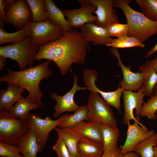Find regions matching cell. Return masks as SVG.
<instances>
[{
  "mask_svg": "<svg viewBox=\"0 0 157 157\" xmlns=\"http://www.w3.org/2000/svg\"><path fill=\"white\" fill-rule=\"evenodd\" d=\"M91 43L83 37L76 28L64 31L58 39L39 47L35 60L42 59L53 61L61 74L64 75L70 69L73 63L83 64L85 56L90 49Z\"/></svg>",
  "mask_w": 157,
  "mask_h": 157,
  "instance_id": "cell-1",
  "label": "cell"
},
{
  "mask_svg": "<svg viewBox=\"0 0 157 157\" xmlns=\"http://www.w3.org/2000/svg\"><path fill=\"white\" fill-rule=\"evenodd\" d=\"M51 61L47 60L37 66H31L22 71H15L7 68L6 74L2 75L0 81L26 90L30 99L38 104L40 108H42L44 105L41 100L43 93L39 85L43 79L48 78L52 74L53 72L49 67Z\"/></svg>",
  "mask_w": 157,
  "mask_h": 157,
  "instance_id": "cell-2",
  "label": "cell"
},
{
  "mask_svg": "<svg viewBox=\"0 0 157 157\" xmlns=\"http://www.w3.org/2000/svg\"><path fill=\"white\" fill-rule=\"evenodd\" d=\"M113 4V7L121 9L126 16L128 36L134 37L143 43L150 37L157 34V22L148 19L142 13L133 9L128 1L115 0Z\"/></svg>",
  "mask_w": 157,
  "mask_h": 157,
  "instance_id": "cell-3",
  "label": "cell"
},
{
  "mask_svg": "<svg viewBox=\"0 0 157 157\" xmlns=\"http://www.w3.org/2000/svg\"><path fill=\"white\" fill-rule=\"evenodd\" d=\"M38 49L29 36L19 42L1 47L0 55L15 61L22 71L34 63Z\"/></svg>",
  "mask_w": 157,
  "mask_h": 157,
  "instance_id": "cell-4",
  "label": "cell"
},
{
  "mask_svg": "<svg viewBox=\"0 0 157 157\" xmlns=\"http://www.w3.org/2000/svg\"><path fill=\"white\" fill-rule=\"evenodd\" d=\"M87 120L95 121L104 125L117 127V123L110 106L97 92H90L87 105Z\"/></svg>",
  "mask_w": 157,
  "mask_h": 157,
  "instance_id": "cell-5",
  "label": "cell"
},
{
  "mask_svg": "<svg viewBox=\"0 0 157 157\" xmlns=\"http://www.w3.org/2000/svg\"><path fill=\"white\" fill-rule=\"evenodd\" d=\"M29 129L25 120L16 118L8 111H0V141L17 145L19 138Z\"/></svg>",
  "mask_w": 157,
  "mask_h": 157,
  "instance_id": "cell-6",
  "label": "cell"
},
{
  "mask_svg": "<svg viewBox=\"0 0 157 157\" xmlns=\"http://www.w3.org/2000/svg\"><path fill=\"white\" fill-rule=\"evenodd\" d=\"M69 115L65 114L56 120L50 117L42 118L37 114L30 112L25 120L30 129L36 134L39 147V152L42 151L47 142L51 132L66 118Z\"/></svg>",
  "mask_w": 157,
  "mask_h": 157,
  "instance_id": "cell-7",
  "label": "cell"
},
{
  "mask_svg": "<svg viewBox=\"0 0 157 157\" xmlns=\"http://www.w3.org/2000/svg\"><path fill=\"white\" fill-rule=\"evenodd\" d=\"M5 3V21L13 25L17 31L32 22V14L29 6L23 0H4Z\"/></svg>",
  "mask_w": 157,
  "mask_h": 157,
  "instance_id": "cell-8",
  "label": "cell"
},
{
  "mask_svg": "<svg viewBox=\"0 0 157 157\" xmlns=\"http://www.w3.org/2000/svg\"><path fill=\"white\" fill-rule=\"evenodd\" d=\"M31 25V36L38 47L58 39L63 31L61 27L54 24L49 19L43 22H32Z\"/></svg>",
  "mask_w": 157,
  "mask_h": 157,
  "instance_id": "cell-9",
  "label": "cell"
},
{
  "mask_svg": "<svg viewBox=\"0 0 157 157\" xmlns=\"http://www.w3.org/2000/svg\"><path fill=\"white\" fill-rule=\"evenodd\" d=\"M122 93L124 107L123 124L127 125L131 120L140 123V113L144 103L143 98L145 95L142 88L136 92L123 90Z\"/></svg>",
  "mask_w": 157,
  "mask_h": 157,
  "instance_id": "cell-10",
  "label": "cell"
},
{
  "mask_svg": "<svg viewBox=\"0 0 157 157\" xmlns=\"http://www.w3.org/2000/svg\"><path fill=\"white\" fill-rule=\"evenodd\" d=\"M81 7L73 10H62L68 21L71 29L80 28L83 25L88 23H95L97 17L93 15L96 8L90 0H78Z\"/></svg>",
  "mask_w": 157,
  "mask_h": 157,
  "instance_id": "cell-11",
  "label": "cell"
},
{
  "mask_svg": "<svg viewBox=\"0 0 157 157\" xmlns=\"http://www.w3.org/2000/svg\"><path fill=\"white\" fill-rule=\"evenodd\" d=\"M97 77V72L95 70L86 68L83 71V81L87 89L90 92H97L100 94L108 104L115 107L119 113H121L120 98L123 89L118 86L116 90L113 91L105 92L101 90L95 84Z\"/></svg>",
  "mask_w": 157,
  "mask_h": 157,
  "instance_id": "cell-12",
  "label": "cell"
},
{
  "mask_svg": "<svg viewBox=\"0 0 157 157\" xmlns=\"http://www.w3.org/2000/svg\"><path fill=\"white\" fill-rule=\"evenodd\" d=\"M126 137L123 145L120 146L122 154L124 155L133 151L135 147L140 142L147 139L155 134L154 129L148 130L142 123L134 121L127 124Z\"/></svg>",
  "mask_w": 157,
  "mask_h": 157,
  "instance_id": "cell-13",
  "label": "cell"
},
{
  "mask_svg": "<svg viewBox=\"0 0 157 157\" xmlns=\"http://www.w3.org/2000/svg\"><path fill=\"white\" fill-rule=\"evenodd\" d=\"M74 84L72 88L64 95L61 96L55 92L51 93V97L56 101L54 110L53 116L58 118L61 114L67 112H75L79 108L74 100V96L78 90H85L86 87H81L78 86V78L73 74Z\"/></svg>",
  "mask_w": 157,
  "mask_h": 157,
  "instance_id": "cell-14",
  "label": "cell"
},
{
  "mask_svg": "<svg viewBox=\"0 0 157 157\" xmlns=\"http://www.w3.org/2000/svg\"><path fill=\"white\" fill-rule=\"evenodd\" d=\"M96 8L94 13L97 20L94 23L100 26L106 28L111 24L119 22L116 10L113 8V0H90Z\"/></svg>",
  "mask_w": 157,
  "mask_h": 157,
  "instance_id": "cell-15",
  "label": "cell"
},
{
  "mask_svg": "<svg viewBox=\"0 0 157 157\" xmlns=\"http://www.w3.org/2000/svg\"><path fill=\"white\" fill-rule=\"evenodd\" d=\"M111 52L116 57L123 74V79L119 85L123 90L137 91L142 86L143 76L139 72L136 73L131 70L130 66H126L122 63L120 55L116 48H113Z\"/></svg>",
  "mask_w": 157,
  "mask_h": 157,
  "instance_id": "cell-16",
  "label": "cell"
},
{
  "mask_svg": "<svg viewBox=\"0 0 157 157\" xmlns=\"http://www.w3.org/2000/svg\"><path fill=\"white\" fill-rule=\"evenodd\" d=\"M80 31L88 41L94 46H107L111 43L113 39L109 35L105 28L94 23L86 24L80 28Z\"/></svg>",
  "mask_w": 157,
  "mask_h": 157,
  "instance_id": "cell-17",
  "label": "cell"
},
{
  "mask_svg": "<svg viewBox=\"0 0 157 157\" xmlns=\"http://www.w3.org/2000/svg\"><path fill=\"white\" fill-rule=\"evenodd\" d=\"M104 125L98 122L82 121L69 128L82 136L88 138L103 144L102 130Z\"/></svg>",
  "mask_w": 157,
  "mask_h": 157,
  "instance_id": "cell-18",
  "label": "cell"
},
{
  "mask_svg": "<svg viewBox=\"0 0 157 157\" xmlns=\"http://www.w3.org/2000/svg\"><path fill=\"white\" fill-rule=\"evenodd\" d=\"M25 90L17 86L7 84V89L0 91V111H9L18 101L24 98L22 95Z\"/></svg>",
  "mask_w": 157,
  "mask_h": 157,
  "instance_id": "cell-19",
  "label": "cell"
},
{
  "mask_svg": "<svg viewBox=\"0 0 157 157\" xmlns=\"http://www.w3.org/2000/svg\"><path fill=\"white\" fill-rule=\"evenodd\" d=\"M17 145L20 148L23 157H36L40 152L37 136L30 129L19 138Z\"/></svg>",
  "mask_w": 157,
  "mask_h": 157,
  "instance_id": "cell-20",
  "label": "cell"
},
{
  "mask_svg": "<svg viewBox=\"0 0 157 157\" xmlns=\"http://www.w3.org/2000/svg\"><path fill=\"white\" fill-rule=\"evenodd\" d=\"M78 155L89 157H100L104 152L102 143L87 137L82 136L77 145Z\"/></svg>",
  "mask_w": 157,
  "mask_h": 157,
  "instance_id": "cell-21",
  "label": "cell"
},
{
  "mask_svg": "<svg viewBox=\"0 0 157 157\" xmlns=\"http://www.w3.org/2000/svg\"><path fill=\"white\" fill-rule=\"evenodd\" d=\"M143 76L142 88L145 96L150 97L157 83V73L149 61L139 67L138 71Z\"/></svg>",
  "mask_w": 157,
  "mask_h": 157,
  "instance_id": "cell-22",
  "label": "cell"
},
{
  "mask_svg": "<svg viewBox=\"0 0 157 157\" xmlns=\"http://www.w3.org/2000/svg\"><path fill=\"white\" fill-rule=\"evenodd\" d=\"M48 19L54 24L61 27L64 31L71 29L69 22L65 18L62 11L51 0H44Z\"/></svg>",
  "mask_w": 157,
  "mask_h": 157,
  "instance_id": "cell-23",
  "label": "cell"
},
{
  "mask_svg": "<svg viewBox=\"0 0 157 157\" xmlns=\"http://www.w3.org/2000/svg\"><path fill=\"white\" fill-rule=\"evenodd\" d=\"M39 107V105L33 102L27 96L17 102L9 112L16 118L25 120L31 110Z\"/></svg>",
  "mask_w": 157,
  "mask_h": 157,
  "instance_id": "cell-24",
  "label": "cell"
},
{
  "mask_svg": "<svg viewBox=\"0 0 157 157\" xmlns=\"http://www.w3.org/2000/svg\"><path fill=\"white\" fill-rule=\"evenodd\" d=\"M54 130L60 133L68 150L70 157H76L78 156L77 145L78 141L82 136L69 128H60L56 127Z\"/></svg>",
  "mask_w": 157,
  "mask_h": 157,
  "instance_id": "cell-25",
  "label": "cell"
},
{
  "mask_svg": "<svg viewBox=\"0 0 157 157\" xmlns=\"http://www.w3.org/2000/svg\"><path fill=\"white\" fill-rule=\"evenodd\" d=\"M31 23L20 30L13 33H8L3 29V27H0V44L6 43H16L31 36Z\"/></svg>",
  "mask_w": 157,
  "mask_h": 157,
  "instance_id": "cell-26",
  "label": "cell"
},
{
  "mask_svg": "<svg viewBox=\"0 0 157 157\" xmlns=\"http://www.w3.org/2000/svg\"><path fill=\"white\" fill-rule=\"evenodd\" d=\"M119 136V130L117 127L104 126L102 130L103 153L119 148L117 141Z\"/></svg>",
  "mask_w": 157,
  "mask_h": 157,
  "instance_id": "cell-27",
  "label": "cell"
},
{
  "mask_svg": "<svg viewBox=\"0 0 157 157\" xmlns=\"http://www.w3.org/2000/svg\"><path fill=\"white\" fill-rule=\"evenodd\" d=\"M88 112L87 106H79L73 114L69 115L68 117L62 121L58 127L60 128H70L82 121L87 120Z\"/></svg>",
  "mask_w": 157,
  "mask_h": 157,
  "instance_id": "cell-28",
  "label": "cell"
},
{
  "mask_svg": "<svg viewBox=\"0 0 157 157\" xmlns=\"http://www.w3.org/2000/svg\"><path fill=\"white\" fill-rule=\"evenodd\" d=\"M31 10L33 22L44 21L48 19L47 12L43 0H26Z\"/></svg>",
  "mask_w": 157,
  "mask_h": 157,
  "instance_id": "cell-29",
  "label": "cell"
},
{
  "mask_svg": "<svg viewBox=\"0 0 157 157\" xmlns=\"http://www.w3.org/2000/svg\"><path fill=\"white\" fill-rule=\"evenodd\" d=\"M157 146V135L156 133L140 142L134 148L133 151L140 157H154L153 148Z\"/></svg>",
  "mask_w": 157,
  "mask_h": 157,
  "instance_id": "cell-30",
  "label": "cell"
},
{
  "mask_svg": "<svg viewBox=\"0 0 157 157\" xmlns=\"http://www.w3.org/2000/svg\"><path fill=\"white\" fill-rule=\"evenodd\" d=\"M107 46L114 48H125L139 47L144 48L145 45L137 38L126 36L113 39L112 42Z\"/></svg>",
  "mask_w": 157,
  "mask_h": 157,
  "instance_id": "cell-31",
  "label": "cell"
},
{
  "mask_svg": "<svg viewBox=\"0 0 157 157\" xmlns=\"http://www.w3.org/2000/svg\"><path fill=\"white\" fill-rule=\"evenodd\" d=\"M135 2L145 17L155 21L157 16V0H136Z\"/></svg>",
  "mask_w": 157,
  "mask_h": 157,
  "instance_id": "cell-32",
  "label": "cell"
},
{
  "mask_svg": "<svg viewBox=\"0 0 157 157\" xmlns=\"http://www.w3.org/2000/svg\"><path fill=\"white\" fill-rule=\"evenodd\" d=\"M157 112V95L151 97L143 105L140 113V116L146 117L148 119H156Z\"/></svg>",
  "mask_w": 157,
  "mask_h": 157,
  "instance_id": "cell-33",
  "label": "cell"
},
{
  "mask_svg": "<svg viewBox=\"0 0 157 157\" xmlns=\"http://www.w3.org/2000/svg\"><path fill=\"white\" fill-rule=\"evenodd\" d=\"M108 34L111 37L117 38L128 36V27L127 24L116 22L105 28Z\"/></svg>",
  "mask_w": 157,
  "mask_h": 157,
  "instance_id": "cell-34",
  "label": "cell"
},
{
  "mask_svg": "<svg viewBox=\"0 0 157 157\" xmlns=\"http://www.w3.org/2000/svg\"><path fill=\"white\" fill-rule=\"evenodd\" d=\"M21 153V149L18 146L0 141V156L1 157H23L20 154Z\"/></svg>",
  "mask_w": 157,
  "mask_h": 157,
  "instance_id": "cell-35",
  "label": "cell"
},
{
  "mask_svg": "<svg viewBox=\"0 0 157 157\" xmlns=\"http://www.w3.org/2000/svg\"><path fill=\"white\" fill-rule=\"evenodd\" d=\"M58 138L52 149L58 157H70L69 152L60 133L56 131Z\"/></svg>",
  "mask_w": 157,
  "mask_h": 157,
  "instance_id": "cell-36",
  "label": "cell"
},
{
  "mask_svg": "<svg viewBox=\"0 0 157 157\" xmlns=\"http://www.w3.org/2000/svg\"><path fill=\"white\" fill-rule=\"evenodd\" d=\"M123 156L119 147L117 149L111 150L103 153L100 157H122Z\"/></svg>",
  "mask_w": 157,
  "mask_h": 157,
  "instance_id": "cell-37",
  "label": "cell"
},
{
  "mask_svg": "<svg viewBox=\"0 0 157 157\" xmlns=\"http://www.w3.org/2000/svg\"><path fill=\"white\" fill-rule=\"evenodd\" d=\"M5 3L3 0H0V25L3 27L5 21Z\"/></svg>",
  "mask_w": 157,
  "mask_h": 157,
  "instance_id": "cell-38",
  "label": "cell"
},
{
  "mask_svg": "<svg viewBox=\"0 0 157 157\" xmlns=\"http://www.w3.org/2000/svg\"><path fill=\"white\" fill-rule=\"evenodd\" d=\"M157 51V43L147 52L144 58H147L149 57Z\"/></svg>",
  "mask_w": 157,
  "mask_h": 157,
  "instance_id": "cell-39",
  "label": "cell"
},
{
  "mask_svg": "<svg viewBox=\"0 0 157 157\" xmlns=\"http://www.w3.org/2000/svg\"><path fill=\"white\" fill-rule=\"evenodd\" d=\"M122 157H140V155L136 152L132 151L128 152Z\"/></svg>",
  "mask_w": 157,
  "mask_h": 157,
  "instance_id": "cell-40",
  "label": "cell"
},
{
  "mask_svg": "<svg viewBox=\"0 0 157 157\" xmlns=\"http://www.w3.org/2000/svg\"><path fill=\"white\" fill-rule=\"evenodd\" d=\"M7 58L3 56L0 55V70L3 69L5 61Z\"/></svg>",
  "mask_w": 157,
  "mask_h": 157,
  "instance_id": "cell-41",
  "label": "cell"
},
{
  "mask_svg": "<svg viewBox=\"0 0 157 157\" xmlns=\"http://www.w3.org/2000/svg\"><path fill=\"white\" fill-rule=\"evenodd\" d=\"M149 61L157 73V57Z\"/></svg>",
  "mask_w": 157,
  "mask_h": 157,
  "instance_id": "cell-42",
  "label": "cell"
},
{
  "mask_svg": "<svg viewBox=\"0 0 157 157\" xmlns=\"http://www.w3.org/2000/svg\"><path fill=\"white\" fill-rule=\"evenodd\" d=\"M156 95H157V83L150 97Z\"/></svg>",
  "mask_w": 157,
  "mask_h": 157,
  "instance_id": "cell-43",
  "label": "cell"
},
{
  "mask_svg": "<svg viewBox=\"0 0 157 157\" xmlns=\"http://www.w3.org/2000/svg\"><path fill=\"white\" fill-rule=\"evenodd\" d=\"M153 150L154 152V157H157V146L154 147Z\"/></svg>",
  "mask_w": 157,
  "mask_h": 157,
  "instance_id": "cell-44",
  "label": "cell"
},
{
  "mask_svg": "<svg viewBox=\"0 0 157 157\" xmlns=\"http://www.w3.org/2000/svg\"><path fill=\"white\" fill-rule=\"evenodd\" d=\"M76 157H89L84 156L78 155Z\"/></svg>",
  "mask_w": 157,
  "mask_h": 157,
  "instance_id": "cell-45",
  "label": "cell"
},
{
  "mask_svg": "<svg viewBox=\"0 0 157 157\" xmlns=\"http://www.w3.org/2000/svg\"><path fill=\"white\" fill-rule=\"evenodd\" d=\"M155 21L157 22V16H156V19H155Z\"/></svg>",
  "mask_w": 157,
  "mask_h": 157,
  "instance_id": "cell-46",
  "label": "cell"
},
{
  "mask_svg": "<svg viewBox=\"0 0 157 157\" xmlns=\"http://www.w3.org/2000/svg\"><path fill=\"white\" fill-rule=\"evenodd\" d=\"M156 119H157V113H156ZM156 135H157V133H156Z\"/></svg>",
  "mask_w": 157,
  "mask_h": 157,
  "instance_id": "cell-47",
  "label": "cell"
}]
</instances>
